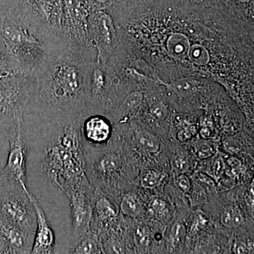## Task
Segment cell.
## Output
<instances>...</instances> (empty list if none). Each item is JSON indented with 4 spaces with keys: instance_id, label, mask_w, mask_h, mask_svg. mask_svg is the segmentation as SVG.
Instances as JSON below:
<instances>
[{
    "instance_id": "obj_12",
    "label": "cell",
    "mask_w": 254,
    "mask_h": 254,
    "mask_svg": "<svg viewBox=\"0 0 254 254\" xmlns=\"http://www.w3.org/2000/svg\"><path fill=\"white\" fill-rule=\"evenodd\" d=\"M35 233L0 219V254H31Z\"/></svg>"
},
{
    "instance_id": "obj_23",
    "label": "cell",
    "mask_w": 254,
    "mask_h": 254,
    "mask_svg": "<svg viewBox=\"0 0 254 254\" xmlns=\"http://www.w3.org/2000/svg\"><path fill=\"white\" fill-rule=\"evenodd\" d=\"M14 128H8L0 125V167H4L9 149V138Z\"/></svg>"
},
{
    "instance_id": "obj_35",
    "label": "cell",
    "mask_w": 254,
    "mask_h": 254,
    "mask_svg": "<svg viewBox=\"0 0 254 254\" xmlns=\"http://www.w3.org/2000/svg\"><path fill=\"white\" fill-rule=\"evenodd\" d=\"M205 223H206V220L203 218V217H198L196 222H195V224L194 223V225L192 227V231L194 232L198 231V230H200L199 228L205 226Z\"/></svg>"
},
{
    "instance_id": "obj_42",
    "label": "cell",
    "mask_w": 254,
    "mask_h": 254,
    "mask_svg": "<svg viewBox=\"0 0 254 254\" xmlns=\"http://www.w3.org/2000/svg\"><path fill=\"white\" fill-rule=\"evenodd\" d=\"M100 1H105V0H100Z\"/></svg>"
},
{
    "instance_id": "obj_2",
    "label": "cell",
    "mask_w": 254,
    "mask_h": 254,
    "mask_svg": "<svg viewBox=\"0 0 254 254\" xmlns=\"http://www.w3.org/2000/svg\"><path fill=\"white\" fill-rule=\"evenodd\" d=\"M96 58L93 46L65 36L55 54L34 71L36 95L55 109L81 113L86 108L87 65Z\"/></svg>"
},
{
    "instance_id": "obj_33",
    "label": "cell",
    "mask_w": 254,
    "mask_h": 254,
    "mask_svg": "<svg viewBox=\"0 0 254 254\" xmlns=\"http://www.w3.org/2000/svg\"><path fill=\"white\" fill-rule=\"evenodd\" d=\"M194 130H191L190 128H187L183 129L179 132L178 138L181 141H186L187 140L190 139V137L193 134Z\"/></svg>"
},
{
    "instance_id": "obj_3",
    "label": "cell",
    "mask_w": 254,
    "mask_h": 254,
    "mask_svg": "<svg viewBox=\"0 0 254 254\" xmlns=\"http://www.w3.org/2000/svg\"><path fill=\"white\" fill-rule=\"evenodd\" d=\"M0 37L22 71L38 69L63 40L14 8L0 16Z\"/></svg>"
},
{
    "instance_id": "obj_13",
    "label": "cell",
    "mask_w": 254,
    "mask_h": 254,
    "mask_svg": "<svg viewBox=\"0 0 254 254\" xmlns=\"http://www.w3.org/2000/svg\"><path fill=\"white\" fill-rule=\"evenodd\" d=\"M31 200L36 210L37 225L31 254H50L55 253V235L46 213L34 195L30 193Z\"/></svg>"
},
{
    "instance_id": "obj_22",
    "label": "cell",
    "mask_w": 254,
    "mask_h": 254,
    "mask_svg": "<svg viewBox=\"0 0 254 254\" xmlns=\"http://www.w3.org/2000/svg\"><path fill=\"white\" fill-rule=\"evenodd\" d=\"M221 222L224 226L227 228H237L245 223V219L238 209L228 208L222 213Z\"/></svg>"
},
{
    "instance_id": "obj_34",
    "label": "cell",
    "mask_w": 254,
    "mask_h": 254,
    "mask_svg": "<svg viewBox=\"0 0 254 254\" xmlns=\"http://www.w3.org/2000/svg\"><path fill=\"white\" fill-rule=\"evenodd\" d=\"M224 168V164L221 160H217L213 165V174L215 177H219Z\"/></svg>"
},
{
    "instance_id": "obj_40",
    "label": "cell",
    "mask_w": 254,
    "mask_h": 254,
    "mask_svg": "<svg viewBox=\"0 0 254 254\" xmlns=\"http://www.w3.org/2000/svg\"><path fill=\"white\" fill-rule=\"evenodd\" d=\"M249 193H250V196L254 198V180L252 181V183L251 184L250 189H249Z\"/></svg>"
},
{
    "instance_id": "obj_9",
    "label": "cell",
    "mask_w": 254,
    "mask_h": 254,
    "mask_svg": "<svg viewBox=\"0 0 254 254\" xmlns=\"http://www.w3.org/2000/svg\"><path fill=\"white\" fill-rule=\"evenodd\" d=\"M88 33L91 46L97 52V59L107 63L118 45L115 21L105 11L92 14L88 19Z\"/></svg>"
},
{
    "instance_id": "obj_29",
    "label": "cell",
    "mask_w": 254,
    "mask_h": 254,
    "mask_svg": "<svg viewBox=\"0 0 254 254\" xmlns=\"http://www.w3.org/2000/svg\"><path fill=\"white\" fill-rule=\"evenodd\" d=\"M135 243L138 247H142L148 242V235L143 227H138L134 233Z\"/></svg>"
},
{
    "instance_id": "obj_7",
    "label": "cell",
    "mask_w": 254,
    "mask_h": 254,
    "mask_svg": "<svg viewBox=\"0 0 254 254\" xmlns=\"http://www.w3.org/2000/svg\"><path fill=\"white\" fill-rule=\"evenodd\" d=\"M14 9L46 28L56 38L66 33V13L64 0H17Z\"/></svg>"
},
{
    "instance_id": "obj_30",
    "label": "cell",
    "mask_w": 254,
    "mask_h": 254,
    "mask_svg": "<svg viewBox=\"0 0 254 254\" xmlns=\"http://www.w3.org/2000/svg\"><path fill=\"white\" fill-rule=\"evenodd\" d=\"M17 0H0V16L13 9Z\"/></svg>"
},
{
    "instance_id": "obj_26",
    "label": "cell",
    "mask_w": 254,
    "mask_h": 254,
    "mask_svg": "<svg viewBox=\"0 0 254 254\" xmlns=\"http://www.w3.org/2000/svg\"><path fill=\"white\" fill-rule=\"evenodd\" d=\"M227 174L228 176L233 177L240 173L242 163L240 160L236 158H230L227 160Z\"/></svg>"
},
{
    "instance_id": "obj_20",
    "label": "cell",
    "mask_w": 254,
    "mask_h": 254,
    "mask_svg": "<svg viewBox=\"0 0 254 254\" xmlns=\"http://www.w3.org/2000/svg\"><path fill=\"white\" fill-rule=\"evenodd\" d=\"M135 140L138 146L146 153H156L160 149V142L158 138L145 130L136 132Z\"/></svg>"
},
{
    "instance_id": "obj_37",
    "label": "cell",
    "mask_w": 254,
    "mask_h": 254,
    "mask_svg": "<svg viewBox=\"0 0 254 254\" xmlns=\"http://www.w3.org/2000/svg\"><path fill=\"white\" fill-rule=\"evenodd\" d=\"M176 166L179 170H185V169L187 168L186 162H185L184 159H178V160H176Z\"/></svg>"
},
{
    "instance_id": "obj_6",
    "label": "cell",
    "mask_w": 254,
    "mask_h": 254,
    "mask_svg": "<svg viewBox=\"0 0 254 254\" xmlns=\"http://www.w3.org/2000/svg\"><path fill=\"white\" fill-rule=\"evenodd\" d=\"M30 190H23L16 180L0 183V219L36 233V210L29 198Z\"/></svg>"
},
{
    "instance_id": "obj_11",
    "label": "cell",
    "mask_w": 254,
    "mask_h": 254,
    "mask_svg": "<svg viewBox=\"0 0 254 254\" xmlns=\"http://www.w3.org/2000/svg\"><path fill=\"white\" fill-rule=\"evenodd\" d=\"M93 193L76 191L68 196L72 227L73 240H76L91 231V197Z\"/></svg>"
},
{
    "instance_id": "obj_19",
    "label": "cell",
    "mask_w": 254,
    "mask_h": 254,
    "mask_svg": "<svg viewBox=\"0 0 254 254\" xmlns=\"http://www.w3.org/2000/svg\"><path fill=\"white\" fill-rule=\"evenodd\" d=\"M14 71H22L10 55L0 37V78Z\"/></svg>"
},
{
    "instance_id": "obj_38",
    "label": "cell",
    "mask_w": 254,
    "mask_h": 254,
    "mask_svg": "<svg viewBox=\"0 0 254 254\" xmlns=\"http://www.w3.org/2000/svg\"><path fill=\"white\" fill-rule=\"evenodd\" d=\"M198 180L203 182V183H206L208 186L212 187L214 185L213 181L208 178V177L204 176V175H200L199 177H198Z\"/></svg>"
},
{
    "instance_id": "obj_21",
    "label": "cell",
    "mask_w": 254,
    "mask_h": 254,
    "mask_svg": "<svg viewBox=\"0 0 254 254\" xmlns=\"http://www.w3.org/2000/svg\"><path fill=\"white\" fill-rule=\"evenodd\" d=\"M120 208L125 216L137 218L142 213V207L138 200L133 195H124L120 202Z\"/></svg>"
},
{
    "instance_id": "obj_31",
    "label": "cell",
    "mask_w": 254,
    "mask_h": 254,
    "mask_svg": "<svg viewBox=\"0 0 254 254\" xmlns=\"http://www.w3.org/2000/svg\"><path fill=\"white\" fill-rule=\"evenodd\" d=\"M178 187L184 191L187 192L190 189V182L188 177L185 175H181L177 179Z\"/></svg>"
},
{
    "instance_id": "obj_17",
    "label": "cell",
    "mask_w": 254,
    "mask_h": 254,
    "mask_svg": "<svg viewBox=\"0 0 254 254\" xmlns=\"http://www.w3.org/2000/svg\"><path fill=\"white\" fill-rule=\"evenodd\" d=\"M143 95L139 92L128 93L121 101H117L112 108H113V118L120 123L129 116L141 105Z\"/></svg>"
},
{
    "instance_id": "obj_39",
    "label": "cell",
    "mask_w": 254,
    "mask_h": 254,
    "mask_svg": "<svg viewBox=\"0 0 254 254\" xmlns=\"http://www.w3.org/2000/svg\"><path fill=\"white\" fill-rule=\"evenodd\" d=\"M200 134H201L203 138H208V137L210 136V130H209L208 128H203V129L201 130V133H200Z\"/></svg>"
},
{
    "instance_id": "obj_5",
    "label": "cell",
    "mask_w": 254,
    "mask_h": 254,
    "mask_svg": "<svg viewBox=\"0 0 254 254\" xmlns=\"http://www.w3.org/2000/svg\"><path fill=\"white\" fill-rule=\"evenodd\" d=\"M119 81L113 68L96 58L87 65L85 74L86 108L106 112L119 97Z\"/></svg>"
},
{
    "instance_id": "obj_24",
    "label": "cell",
    "mask_w": 254,
    "mask_h": 254,
    "mask_svg": "<svg viewBox=\"0 0 254 254\" xmlns=\"http://www.w3.org/2000/svg\"><path fill=\"white\" fill-rule=\"evenodd\" d=\"M149 112L153 118L163 120L168 117V108L166 105L160 101H155L150 105Z\"/></svg>"
},
{
    "instance_id": "obj_15",
    "label": "cell",
    "mask_w": 254,
    "mask_h": 254,
    "mask_svg": "<svg viewBox=\"0 0 254 254\" xmlns=\"http://www.w3.org/2000/svg\"><path fill=\"white\" fill-rule=\"evenodd\" d=\"M163 45L169 58L175 61L187 63L189 52L191 46L190 37L181 32H173L167 37Z\"/></svg>"
},
{
    "instance_id": "obj_16",
    "label": "cell",
    "mask_w": 254,
    "mask_h": 254,
    "mask_svg": "<svg viewBox=\"0 0 254 254\" xmlns=\"http://www.w3.org/2000/svg\"><path fill=\"white\" fill-rule=\"evenodd\" d=\"M67 253L91 254L104 253V252L98 234L91 230L78 240L71 241Z\"/></svg>"
},
{
    "instance_id": "obj_41",
    "label": "cell",
    "mask_w": 254,
    "mask_h": 254,
    "mask_svg": "<svg viewBox=\"0 0 254 254\" xmlns=\"http://www.w3.org/2000/svg\"><path fill=\"white\" fill-rule=\"evenodd\" d=\"M239 1H242V2H246V1H248V0H239Z\"/></svg>"
},
{
    "instance_id": "obj_32",
    "label": "cell",
    "mask_w": 254,
    "mask_h": 254,
    "mask_svg": "<svg viewBox=\"0 0 254 254\" xmlns=\"http://www.w3.org/2000/svg\"><path fill=\"white\" fill-rule=\"evenodd\" d=\"M165 202L162 200L156 199L152 203V208L154 210L155 213H161L165 210Z\"/></svg>"
},
{
    "instance_id": "obj_14",
    "label": "cell",
    "mask_w": 254,
    "mask_h": 254,
    "mask_svg": "<svg viewBox=\"0 0 254 254\" xmlns=\"http://www.w3.org/2000/svg\"><path fill=\"white\" fill-rule=\"evenodd\" d=\"M92 218L91 229L98 234L103 227L114 221L118 216L117 205L103 194L99 189L94 190L91 197Z\"/></svg>"
},
{
    "instance_id": "obj_25",
    "label": "cell",
    "mask_w": 254,
    "mask_h": 254,
    "mask_svg": "<svg viewBox=\"0 0 254 254\" xmlns=\"http://www.w3.org/2000/svg\"><path fill=\"white\" fill-rule=\"evenodd\" d=\"M162 179V175L156 171L148 172L141 180L142 187L145 189H154L158 186Z\"/></svg>"
},
{
    "instance_id": "obj_28",
    "label": "cell",
    "mask_w": 254,
    "mask_h": 254,
    "mask_svg": "<svg viewBox=\"0 0 254 254\" xmlns=\"http://www.w3.org/2000/svg\"><path fill=\"white\" fill-rule=\"evenodd\" d=\"M182 232H183V227L180 223L175 224L172 228L171 232H170V240L173 247H176V245L181 240Z\"/></svg>"
},
{
    "instance_id": "obj_8",
    "label": "cell",
    "mask_w": 254,
    "mask_h": 254,
    "mask_svg": "<svg viewBox=\"0 0 254 254\" xmlns=\"http://www.w3.org/2000/svg\"><path fill=\"white\" fill-rule=\"evenodd\" d=\"M28 156V136L22 115L18 119L10 136L6 163L0 170V183L16 180L23 190H29L27 180Z\"/></svg>"
},
{
    "instance_id": "obj_4",
    "label": "cell",
    "mask_w": 254,
    "mask_h": 254,
    "mask_svg": "<svg viewBox=\"0 0 254 254\" xmlns=\"http://www.w3.org/2000/svg\"><path fill=\"white\" fill-rule=\"evenodd\" d=\"M34 71H14L0 78V123L14 125L36 93Z\"/></svg>"
},
{
    "instance_id": "obj_1",
    "label": "cell",
    "mask_w": 254,
    "mask_h": 254,
    "mask_svg": "<svg viewBox=\"0 0 254 254\" xmlns=\"http://www.w3.org/2000/svg\"><path fill=\"white\" fill-rule=\"evenodd\" d=\"M81 113L52 108L33 95L23 112L28 150H38L42 172L65 195L94 188L86 176L80 136Z\"/></svg>"
},
{
    "instance_id": "obj_18",
    "label": "cell",
    "mask_w": 254,
    "mask_h": 254,
    "mask_svg": "<svg viewBox=\"0 0 254 254\" xmlns=\"http://www.w3.org/2000/svg\"><path fill=\"white\" fill-rule=\"evenodd\" d=\"M168 91L180 97L188 96L194 93L198 86V82L193 78H182L172 82L171 83H164Z\"/></svg>"
},
{
    "instance_id": "obj_36",
    "label": "cell",
    "mask_w": 254,
    "mask_h": 254,
    "mask_svg": "<svg viewBox=\"0 0 254 254\" xmlns=\"http://www.w3.org/2000/svg\"><path fill=\"white\" fill-rule=\"evenodd\" d=\"M234 252L235 254H245L247 252L245 245L239 242V243L235 244L234 245Z\"/></svg>"
},
{
    "instance_id": "obj_10",
    "label": "cell",
    "mask_w": 254,
    "mask_h": 254,
    "mask_svg": "<svg viewBox=\"0 0 254 254\" xmlns=\"http://www.w3.org/2000/svg\"><path fill=\"white\" fill-rule=\"evenodd\" d=\"M99 113L86 108L81 113L79 132L85 153L101 149L113 135L110 120Z\"/></svg>"
},
{
    "instance_id": "obj_27",
    "label": "cell",
    "mask_w": 254,
    "mask_h": 254,
    "mask_svg": "<svg viewBox=\"0 0 254 254\" xmlns=\"http://www.w3.org/2000/svg\"><path fill=\"white\" fill-rule=\"evenodd\" d=\"M195 153L198 158L203 159L211 156L214 153V149L211 145L207 143H200L195 147Z\"/></svg>"
}]
</instances>
